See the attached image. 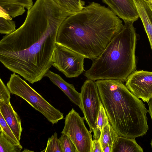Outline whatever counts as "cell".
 <instances>
[{
    "instance_id": "cell-12",
    "label": "cell",
    "mask_w": 152,
    "mask_h": 152,
    "mask_svg": "<svg viewBox=\"0 0 152 152\" xmlns=\"http://www.w3.org/2000/svg\"><path fill=\"white\" fill-rule=\"evenodd\" d=\"M44 77H48L54 84L63 91L72 102L80 108V93L76 90L72 84L68 83L58 75L50 70L45 73Z\"/></svg>"
},
{
    "instance_id": "cell-26",
    "label": "cell",
    "mask_w": 152,
    "mask_h": 152,
    "mask_svg": "<svg viewBox=\"0 0 152 152\" xmlns=\"http://www.w3.org/2000/svg\"><path fill=\"white\" fill-rule=\"evenodd\" d=\"M148 103L149 108L148 110V112L150 115L152 122V98L150 100ZM151 145L152 149V139L151 140Z\"/></svg>"
},
{
    "instance_id": "cell-10",
    "label": "cell",
    "mask_w": 152,
    "mask_h": 152,
    "mask_svg": "<svg viewBox=\"0 0 152 152\" xmlns=\"http://www.w3.org/2000/svg\"><path fill=\"white\" fill-rule=\"evenodd\" d=\"M108 7L124 21L137 20L139 15L133 0H102Z\"/></svg>"
},
{
    "instance_id": "cell-13",
    "label": "cell",
    "mask_w": 152,
    "mask_h": 152,
    "mask_svg": "<svg viewBox=\"0 0 152 152\" xmlns=\"http://www.w3.org/2000/svg\"><path fill=\"white\" fill-rule=\"evenodd\" d=\"M33 4L32 0H0V11L15 18L22 15L25 9L30 10Z\"/></svg>"
},
{
    "instance_id": "cell-14",
    "label": "cell",
    "mask_w": 152,
    "mask_h": 152,
    "mask_svg": "<svg viewBox=\"0 0 152 152\" xmlns=\"http://www.w3.org/2000/svg\"><path fill=\"white\" fill-rule=\"evenodd\" d=\"M139 17L144 26L152 51V8L150 4L141 1L136 5Z\"/></svg>"
},
{
    "instance_id": "cell-24",
    "label": "cell",
    "mask_w": 152,
    "mask_h": 152,
    "mask_svg": "<svg viewBox=\"0 0 152 152\" xmlns=\"http://www.w3.org/2000/svg\"><path fill=\"white\" fill-rule=\"evenodd\" d=\"M10 92L1 78L0 79V102H10Z\"/></svg>"
},
{
    "instance_id": "cell-21",
    "label": "cell",
    "mask_w": 152,
    "mask_h": 152,
    "mask_svg": "<svg viewBox=\"0 0 152 152\" xmlns=\"http://www.w3.org/2000/svg\"><path fill=\"white\" fill-rule=\"evenodd\" d=\"M41 152H63L57 134L56 132L49 138L46 148Z\"/></svg>"
},
{
    "instance_id": "cell-11",
    "label": "cell",
    "mask_w": 152,
    "mask_h": 152,
    "mask_svg": "<svg viewBox=\"0 0 152 152\" xmlns=\"http://www.w3.org/2000/svg\"><path fill=\"white\" fill-rule=\"evenodd\" d=\"M0 113L20 141L22 131L21 120L10 102L8 104L0 102Z\"/></svg>"
},
{
    "instance_id": "cell-16",
    "label": "cell",
    "mask_w": 152,
    "mask_h": 152,
    "mask_svg": "<svg viewBox=\"0 0 152 152\" xmlns=\"http://www.w3.org/2000/svg\"><path fill=\"white\" fill-rule=\"evenodd\" d=\"M118 136L110 123L104 126L99 139L102 149L107 145L113 146Z\"/></svg>"
},
{
    "instance_id": "cell-30",
    "label": "cell",
    "mask_w": 152,
    "mask_h": 152,
    "mask_svg": "<svg viewBox=\"0 0 152 152\" xmlns=\"http://www.w3.org/2000/svg\"><path fill=\"white\" fill-rule=\"evenodd\" d=\"M151 5L152 8V0H151V2L150 3Z\"/></svg>"
},
{
    "instance_id": "cell-25",
    "label": "cell",
    "mask_w": 152,
    "mask_h": 152,
    "mask_svg": "<svg viewBox=\"0 0 152 152\" xmlns=\"http://www.w3.org/2000/svg\"><path fill=\"white\" fill-rule=\"evenodd\" d=\"M90 152H103L99 140H92Z\"/></svg>"
},
{
    "instance_id": "cell-6",
    "label": "cell",
    "mask_w": 152,
    "mask_h": 152,
    "mask_svg": "<svg viewBox=\"0 0 152 152\" xmlns=\"http://www.w3.org/2000/svg\"><path fill=\"white\" fill-rule=\"evenodd\" d=\"M84 119L72 108L65 117L61 132L70 138L78 152H90L93 140L91 132L86 127Z\"/></svg>"
},
{
    "instance_id": "cell-9",
    "label": "cell",
    "mask_w": 152,
    "mask_h": 152,
    "mask_svg": "<svg viewBox=\"0 0 152 152\" xmlns=\"http://www.w3.org/2000/svg\"><path fill=\"white\" fill-rule=\"evenodd\" d=\"M126 82L127 88L144 102L148 103L152 98V72L135 70Z\"/></svg>"
},
{
    "instance_id": "cell-4",
    "label": "cell",
    "mask_w": 152,
    "mask_h": 152,
    "mask_svg": "<svg viewBox=\"0 0 152 152\" xmlns=\"http://www.w3.org/2000/svg\"><path fill=\"white\" fill-rule=\"evenodd\" d=\"M132 21L124 22L123 27L96 59L84 75L94 81L102 79L126 81L136 69V30Z\"/></svg>"
},
{
    "instance_id": "cell-15",
    "label": "cell",
    "mask_w": 152,
    "mask_h": 152,
    "mask_svg": "<svg viewBox=\"0 0 152 152\" xmlns=\"http://www.w3.org/2000/svg\"><path fill=\"white\" fill-rule=\"evenodd\" d=\"M135 138L118 136L113 146L112 152H143Z\"/></svg>"
},
{
    "instance_id": "cell-27",
    "label": "cell",
    "mask_w": 152,
    "mask_h": 152,
    "mask_svg": "<svg viewBox=\"0 0 152 152\" xmlns=\"http://www.w3.org/2000/svg\"><path fill=\"white\" fill-rule=\"evenodd\" d=\"M113 146L107 145L102 149L103 152H112Z\"/></svg>"
},
{
    "instance_id": "cell-7",
    "label": "cell",
    "mask_w": 152,
    "mask_h": 152,
    "mask_svg": "<svg viewBox=\"0 0 152 152\" xmlns=\"http://www.w3.org/2000/svg\"><path fill=\"white\" fill-rule=\"evenodd\" d=\"M88 79L84 83L81 89L80 97V108L84 119L94 134L96 132V122L102 103L98 88L95 82Z\"/></svg>"
},
{
    "instance_id": "cell-17",
    "label": "cell",
    "mask_w": 152,
    "mask_h": 152,
    "mask_svg": "<svg viewBox=\"0 0 152 152\" xmlns=\"http://www.w3.org/2000/svg\"><path fill=\"white\" fill-rule=\"evenodd\" d=\"M60 7L70 15L82 10L85 2L82 0H54Z\"/></svg>"
},
{
    "instance_id": "cell-3",
    "label": "cell",
    "mask_w": 152,
    "mask_h": 152,
    "mask_svg": "<svg viewBox=\"0 0 152 152\" xmlns=\"http://www.w3.org/2000/svg\"><path fill=\"white\" fill-rule=\"evenodd\" d=\"M117 80L102 79L95 83L109 122L118 134L135 138L148 129V110L142 101Z\"/></svg>"
},
{
    "instance_id": "cell-23",
    "label": "cell",
    "mask_w": 152,
    "mask_h": 152,
    "mask_svg": "<svg viewBox=\"0 0 152 152\" xmlns=\"http://www.w3.org/2000/svg\"><path fill=\"white\" fill-rule=\"evenodd\" d=\"M59 140L63 152H78L72 141L65 134H62Z\"/></svg>"
},
{
    "instance_id": "cell-29",
    "label": "cell",
    "mask_w": 152,
    "mask_h": 152,
    "mask_svg": "<svg viewBox=\"0 0 152 152\" xmlns=\"http://www.w3.org/2000/svg\"><path fill=\"white\" fill-rule=\"evenodd\" d=\"M145 1L150 3L151 1V0H143Z\"/></svg>"
},
{
    "instance_id": "cell-2",
    "label": "cell",
    "mask_w": 152,
    "mask_h": 152,
    "mask_svg": "<svg viewBox=\"0 0 152 152\" xmlns=\"http://www.w3.org/2000/svg\"><path fill=\"white\" fill-rule=\"evenodd\" d=\"M123 26L108 7L93 2L66 18L59 27L56 42L93 60Z\"/></svg>"
},
{
    "instance_id": "cell-22",
    "label": "cell",
    "mask_w": 152,
    "mask_h": 152,
    "mask_svg": "<svg viewBox=\"0 0 152 152\" xmlns=\"http://www.w3.org/2000/svg\"><path fill=\"white\" fill-rule=\"evenodd\" d=\"M16 30L15 22L12 19L0 17V33L1 34H10Z\"/></svg>"
},
{
    "instance_id": "cell-5",
    "label": "cell",
    "mask_w": 152,
    "mask_h": 152,
    "mask_svg": "<svg viewBox=\"0 0 152 152\" xmlns=\"http://www.w3.org/2000/svg\"><path fill=\"white\" fill-rule=\"evenodd\" d=\"M7 86L11 93L26 101L53 125L63 119V114L46 101L15 73L11 75Z\"/></svg>"
},
{
    "instance_id": "cell-8",
    "label": "cell",
    "mask_w": 152,
    "mask_h": 152,
    "mask_svg": "<svg viewBox=\"0 0 152 152\" xmlns=\"http://www.w3.org/2000/svg\"><path fill=\"white\" fill-rule=\"evenodd\" d=\"M84 56L61 45L56 44L52 65L67 77H77L84 71Z\"/></svg>"
},
{
    "instance_id": "cell-28",
    "label": "cell",
    "mask_w": 152,
    "mask_h": 152,
    "mask_svg": "<svg viewBox=\"0 0 152 152\" xmlns=\"http://www.w3.org/2000/svg\"><path fill=\"white\" fill-rule=\"evenodd\" d=\"M33 152V151H30L27 149H25L24 151H22V152Z\"/></svg>"
},
{
    "instance_id": "cell-19",
    "label": "cell",
    "mask_w": 152,
    "mask_h": 152,
    "mask_svg": "<svg viewBox=\"0 0 152 152\" xmlns=\"http://www.w3.org/2000/svg\"><path fill=\"white\" fill-rule=\"evenodd\" d=\"M0 132L11 142L16 145H20L19 141L11 129L8 125L1 114L0 113Z\"/></svg>"
},
{
    "instance_id": "cell-20",
    "label": "cell",
    "mask_w": 152,
    "mask_h": 152,
    "mask_svg": "<svg viewBox=\"0 0 152 152\" xmlns=\"http://www.w3.org/2000/svg\"><path fill=\"white\" fill-rule=\"evenodd\" d=\"M23 147L20 145H15L10 142L3 133L0 134V152H20Z\"/></svg>"
},
{
    "instance_id": "cell-18",
    "label": "cell",
    "mask_w": 152,
    "mask_h": 152,
    "mask_svg": "<svg viewBox=\"0 0 152 152\" xmlns=\"http://www.w3.org/2000/svg\"><path fill=\"white\" fill-rule=\"evenodd\" d=\"M109 123L106 110L102 102L96 122V132L95 134H94V140H99L102 129Z\"/></svg>"
},
{
    "instance_id": "cell-1",
    "label": "cell",
    "mask_w": 152,
    "mask_h": 152,
    "mask_svg": "<svg viewBox=\"0 0 152 152\" xmlns=\"http://www.w3.org/2000/svg\"><path fill=\"white\" fill-rule=\"evenodd\" d=\"M70 15L54 0H36L23 23L0 41V61L33 84L52 66L60 26Z\"/></svg>"
}]
</instances>
